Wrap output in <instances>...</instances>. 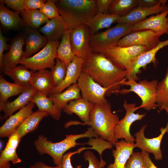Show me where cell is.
<instances>
[{
    "mask_svg": "<svg viewBox=\"0 0 168 168\" xmlns=\"http://www.w3.org/2000/svg\"><path fill=\"white\" fill-rule=\"evenodd\" d=\"M82 72L89 75L96 82L109 89L107 96L117 94L121 84L126 79V70L115 66L101 53H92L83 63Z\"/></svg>",
    "mask_w": 168,
    "mask_h": 168,
    "instance_id": "obj_1",
    "label": "cell"
},
{
    "mask_svg": "<svg viewBox=\"0 0 168 168\" xmlns=\"http://www.w3.org/2000/svg\"><path fill=\"white\" fill-rule=\"evenodd\" d=\"M56 4L66 29L87 22L98 12L96 0H60Z\"/></svg>",
    "mask_w": 168,
    "mask_h": 168,
    "instance_id": "obj_2",
    "label": "cell"
},
{
    "mask_svg": "<svg viewBox=\"0 0 168 168\" xmlns=\"http://www.w3.org/2000/svg\"><path fill=\"white\" fill-rule=\"evenodd\" d=\"M62 141L54 142L49 141L47 137L39 135L34 142L36 149L40 155L47 154L53 158L54 163L56 166L62 165V160L64 153L71 148L80 145L85 144L77 142V139L83 138H97L99 136L90 127L84 133L77 134L67 135Z\"/></svg>",
    "mask_w": 168,
    "mask_h": 168,
    "instance_id": "obj_3",
    "label": "cell"
},
{
    "mask_svg": "<svg viewBox=\"0 0 168 168\" xmlns=\"http://www.w3.org/2000/svg\"><path fill=\"white\" fill-rule=\"evenodd\" d=\"M119 120V116L112 112L111 105L107 100L101 104L94 105L87 125L92 127L100 138L115 146L117 141L114 137V129Z\"/></svg>",
    "mask_w": 168,
    "mask_h": 168,
    "instance_id": "obj_4",
    "label": "cell"
},
{
    "mask_svg": "<svg viewBox=\"0 0 168 168\" xmlns=\"http://www.w3.org/2000/svg\"><path fill=\"white\" fill-rule=\"evenodd\" d=\"M158 81L152 80L148 81L144 79L137 82L133 79L126 80L121 83V86L127 85L130 86L129 89L123 88L118 92L122 95L133 92L140 97L142 100L139 108L150 110L158 108L156 104L157 87Z\"/></svg>",
    "mask_w": 168,
    "mask_h": 168,
    "instance_id": "obj_5",
    "label": "cell"
},
{
    "mask_svg": "<svg viewBox=\"0 0 168 168\" xmlns=\"http://www.w3.org/2000/svg\"><path fill=\"white\" fill-rule=\"evenodd\" d=\"M132 26L118 23L104 31L91 35L89 46L91 52L101 53L109 48L117 45L122 38L132 32Z\"/></svg>",
    "mask_w": 168,
    "mask_h": 168,
    "instance_id": "obj_6",
    "label": "cell"
},
{
    "mask_svg": "<svg viewBox=\"0 0 168 168\" xmlns=\"http://www.w3.org/2000/svg\"><path fill=\"white\" fill-rule=\"evenodd\" d=\"M59 44L58 40L48 41L45 46L34 55L22 58L20 64L34 72L51 69L55 64L54 60Z\"/></svg>",
    "mask_w": 168,
    "mask_h": 168,
    "instance_id": "obj_7",
    "label": "cell"
},
{
    "mask_svg": "<svg viewBox=\"0 0 168 168\" xmlns=\"http://www.w3.org/2000/svg\"><path fill=\"white\" fill-rule=\"evenodd\" d=\"M149 50L147 47L144 46L116 45L108 48L101 53L120 69L127 70L133 59Z\"/></svg>",
    "mask_w": 168,
    "mask_h": 168,
    "instance_id": "obj_8",
    "label": "cell"
},
{
    "mask_svg": "<svg viewBox=\"0 0 168 168\" xmlns=\"http://www.w3.org/2000/svg\"><path fill=\"white\" fill-rule=\"evenodd\" d=\"M77 83L82 97L94 105L101 104L107 100L109 89L101 86L87 73L82 72Z\"/></svg>",
    "mask_w": 168,
    "mask_h": 168,
    "instance_id": "obj_9",
    "label": "cell"
},
{
    "mask_svg": "<svg viewBox=\"0 0 168 168\" xmlns=\"http://www.w3.org/2000/svg\"><path fill=\"white\" fill-rule=\"evenodd\" d=\"M123 106L126 110L124 117L119 120L114 129V137L118 141L119 139H124L127 142L134 143L135 139L130 133V128L132 124L137 120H140L144 117L146 114H139L134 112L139 109L135 103H128L125 100Z\"/></svg>",
    "mask_w": 168,
    "mask_h": 168,
    "instance_id": "obj_10",
    "label": "cell"
},
{
    "mask_svg": "<svg viewBox=\"0 0 168 168\" xmlns=\"http://www.w3.org/2000/svg\"><path fill=\"white\" fill-rule=\"evenodd\" d=\"M168 115V121L165 128H160L161 133L157 137L152 138H147L144 135V131L147 126H143L138 132L135 133L136 142L135 147L141 149L148 153L152 154L156 161L161 160L162 159V154L161 149V144L166 133L168 132V110H166Z\"/></svg>",
    "mask_w": 168,
    "mask_h": 168,
    "instance_id": "obj_11",
    "label": "cell"
},
{
    "mask_svg": "<svg viewBox=\"0 0 168 168\" xmlns=\"http://www.w3.org/2000/svg\"><path fill=\"white\" fill-rule=\"evenodd\" d=\"M71 44L75 56L84 59L92 53L89 46L90 30L86 24L69 30Z\"/></svg>",
    "mask_w": 168,
    "mask_h": 168,
    "instance_id": "obj_12",
    "label": "cell"
},
{
    "mask_svg": "<svg viewBox=\"0 0 168 168\" xmlns=\"http://www.w3.org/2000/svg\"><path fill=\"white\" fill-rule=\"evenodd\" d=\"M163 35L150 30H143L133 32L122 38L117 45L122 47L133 46H146L150 50L160 41L159 38Z\"/></svg>",
    "mask_w": 168,
    "mask_h": 168,
    "instance_id": "obj_13",
    "label": "cell"
},
{
    "mask_svg": "<svg viewBox=\"0 0 168 168\" xmlns=\"http://www.w3.org/2000/svg\"><path fill=\"white\" fill-rule=\"evenodd\" d=\"M168 45V39L161 41L153 48L145 52L133 59L130 66L127 70V73L126 78L127 80L133 79L136 81L139 79L137 75L141 72L142 68H144L147 64L153 63L157 64L156 55L158 50Z\"/></svg>",
    "mask_w": 168,
    "mask_h": 168,
    "instance_id": "obj_14",
    "label": "cell"
},
{
    "mask_svg": "<svg viewBox=\"0 0 168 168\" xmlns=\"http://www.w3.org/2000/svg\"><path fill=\"white\" fill-rule=\"evenodd\" d=\"M167 0H160L157 5L151 7L138 6L133 9L128 14L120 17L115 22L124 23L133 25L145 19L147 16L153 14L160 13L168 10Z\"/></svg>",
    "mask_w": 168,
    "mask_h": 168,
    "instance_id": "obj_15",
    "label": "cell"
},
{
    "mask_svg": "<svg viewBox=\"0 0 168 168\" xmlns=\"http://www.w3.org/2000/svg\"><path fill=\"white\" fill-rule=\"evenodd\" d=\"M168 10L150 17L132 26V32L150 30L155 32L168 34V22L166 16Z\"/></svg>",
    "mask_w": 168,
    "mask_h": 168,
    "instance_id": "obj_16",
    "label": "cell"
},
{
    "mask_svg": "<svg viewBox=\"0 0 168 168\" xmlns=\"http://www.w3.org/2000/svg\"><path fill=\"white\" fill-rule=\"evenodd\" d=\"M35 104L30 102L14 114L9 116L0 128V136L8 137L33 112Z\"/></svg>",
    "mask_w": 168,
    "mask_h": 168,
    "instance_id": "obj_17",
    "label": "cell"
},
{
    "mask_svg": "<svg viewBox=\"0 0 168 168\" xmlns=\"http://www.w3.org/2000/svg\"><path fill=\"white\" fill-rule=\"evenodd\" d=\"M8 138L5 148L0 153V168H10V161L14 165L21 162L16 153L21 138L16 130Z\"/></svg>",
    "mask_w": 168,
    "mask_h": 168,
    "instance_id": "obj_18",
    "label": "cell"
},
{
    "mask_svg": "<svg viewBox=\"0 0 168 168\" xmlns=\"http://www.w3.org/2000/svg\"><path fill=\"white\" fill-rule=\"evenodd\" d=\"M94 105L82 97L70 101L64 107L63 110L67 114H75L78 116L84 123L76 122L72 124L87 125L90 121V113Z\"/></svg>",
    "mask_w": 168,
    "mask_h": 168,
    "instance_id": "obj_19",
    "label": "cell"
},
{
    "mask_svg": "<svg viewBox=\"0 0 168 168\" xmlns=\"http://www.w3.org/2000/svg\"><path fill=\"white\" fill-rule=\"evenodd\" d=\"M25 40L21 36H16L12 42L9 51L2 58V71L14 67L20 63L24 54L23 47Z\"/></svg>",
    "mask_w": 168,
    "mask_h": 168,
    "instance_id": "obj_20",
    "label": "cell"
},
{
    "mask_svg": "<svg viewBox=\"0 0 168 168\" xmlns=\"http://www.w3.org/2000/svg\"><path fill=\"white\" fill-rule=\"evenodd\" d=\"M37 91L34 87H28L14 100L8 101L0 105V110L4 113L1 118L2 120L7 119L18 110L27 105L33 96Z\"/></svg>",
    "mask_w": 168,
    "mask_h": 168,
    "instance_id": "obj_21",
    "label": "cell"
},
{
    "mask_svg": "<svg viewBox=\"0 0 168 168\" xmlns=\"http://www.w3.org/2000/svg\"><path fill=\"white\" fill-rule=\"evenodd\" d=\"M85 59L75 56L73 61L67 67L65 77L59 86L54 87L52 93L62 92L72 85L77 83L82 72V66Z\"/></svg>",
    "mask_w": 168,
    "mask_h": 168,
    "instance_id": "obj_22",
    "label": "cell"
},
{
    "mask_svg": "<svg viewBox=\"0 0 168 168\" xmlns=\"http://www.w3.org/2000/svg\"><path fill=\"white\" fill-rule=\"evenodd\" d=\"M115 146V149L112 150L114 162L109 164L107 168H124L128 160L133 153L135 143L128 142L122 139L117 141Z\"/></svg>",
    "mask_w": 168,
    "mask_h": 168,
    "instance_id": "obj_23",
    "label": "cell"
},
{
    "mask_svg": "<svg viewBox=\"0 0 168 168\" xmlns=\"http://www.w3.org/2000/svg\"><path fill=\"white\" fill-rule=\"evenodd\" d=\"M30 102L35 105L38 110L47 113L54 119H60L62 110L57 108L49 97L37 91L32 97Z\"/></svg>",
    "mask_w": 168,
    "mask_h": 168,
    "instance_id": "obj_24",
    "label": "cell"
},
{
    "mask_svg": "<svg viewBox=\"0 0 168 168\" xmlns=\"http://www.w3.org/2000/svg\"><path fill=\"white\" fill-rule=\"evenodd\" d=\"M27 31L25 41V50L22 58L31 57L40 48L45 46L48 42L46 37L35 30L30 29Z\"/></svg>",
    "mask_w": 168,
    "mask_h": 168,
    "instance_id": "obj_25",
    "label": "cell"
},
{
    "mask_svg": "<svg viewBox=\"0 0 168 168\" xmlns=\"http://www.w3.org/2000/svg\"><path fill=\"white\" fill-rule=\"evenodd\" d=\"M80 91L77 83L70 86L62 92L52 93L49 95V97L52 100L57 108L63 110L70 101L82 97Z\"/></svg>",
    "mask_w": 168,
    "mask_h": 168,
    "instance_id": "obj_26",
    "label": "cell"
},
{
    "mask_svg": "<svg viewBox=\"0 0 168 168\" xmlns=\"http://www.w3.org/2000/svg\"><path fill=\"white\" fill-rule=\"evenodd\" d=\"M66 30L64 22L60 15L57 18L49 20L39 30L50 41L58 40L62 37Z\"/></svg>",
    "mask_w": 168,
    "mask_h": 168,
    "instance_id": "obj_27",
    "label": "cell"
},
{
    "mask_svg": "<svg viewBox=\"0 0 168 168\" xmlns=\"http://www.w3.org/2000/svg\"><path fill=\"white\" fill-rule=\"evenodd\" d=\"M31 86L47 96L52 93L54 87L50 71L44 69L35 72Z\"/></svg>",
    "mask_w": 168,
    "mask_h": 168,
    "instance_id": "obj_28",
    "label": "cell"
},
{
    "mask_svg": "<svg viewBox=\"0 0 168 168\" xmlns=\"http://www.w3.org/2000/svg\"><path fill=\"white\" fill-rule=\"evenodd\" d=\"M5 74L22 86L28 88L31 86V81L35 72L29 70L23 65L16 66L3 71Z\"/></svg>",
    "mask_w": 168,
    "mask_h": 168,
    "instance_id": "obj_29",
    "label": "cell"
},
{
    "mask_svg": "<svg viewBox=\"0 0 168 168\" xmlns=\"http://www.w3.org/2000/svg\"><path fill=\"white\" fill-rule=\"evenodd\" d=\"M120 17L118 15L111 13L97 12L86 24L88 26L91 35H92L101 29L109 27Z\"/></svg>",
    "mask_w": 168,
    "mask_h": 168,
    "instance_id": "obj_30",
    "label": "cell"
},
{
    "mask_svg": "<svg viewBox=\"0 0 168 168\" xmlns=\"http://www.w3.org/2000/svg\"><path fill=\"white\" fill-rule=\"evenodd\" d=\"M49 115L47 113L38 109L27 117L16 131L21 138L28 133L35 130L42 119Z\"/></svg>",
    "mask_w": 168,
    "mask_h": 168,
    "instance_id": "obj_31",
    "label": "cell"
},
{
    "mask_svg": "<svg viewBox=\"0 0 168 168\" xmlns=\"http://www.w3.org/2000/svg\"><path fill=\"white\" fill-rule=\"evenodd\" d=\"M75 57L71 44L70 31L66 29L57 49L56 58L60 59L67 67Z\"/></svg>",
    "mask_w": 168,
    "mask_h": 168,
    "instance_id": "obj_32",
    "label": "cell"
},
{
    "mask_svg": "<svg viewBox=\"0 0 168 168\" xmlns=\"http://www.w3.org/2000/svg\"><path fill=\"white\" fill-rule=\"evenodd\" d=\"M1 2L0 21L3 26L9 29H14L24 23V21L19 16L20 12L9 10L4 6L3 0Z\"/></svg>",
    "mask_w": 168,
    "mask_h": 168,
    "instance_id": "obj_33",
    "label": "cell"
},
{
    "mask_svg": "<svg viewBox=\"0 0 168 168\" xmlns=\"http://www.w3.org/2000/svg\"><path fill=\"white\" fill-rule=\"evenodd\" d=\"M27 88L17 83L8 82L3 75H0V105L7 102L10 97L21 94Z\"/></svg>",
    "mask_w": 168,
    "mask_h": 168,
    "instance_id": "obj_34",
    "label": "cell"
},
{
    "mask_svg": "<svg viewBox=\"0 0 168 168\" xmlns=\"http://www.w3.org/2000/svg\"><path fill=\"white\" fill-rule=\"evenodd\" d=\"M24 22L32 29H37L49 19L38 10H24L20 12Z\"/></svg>",
    "mask_w": 168,
    "mask_h": 168,
    "instance_id": "obj_35",
    "label": "cell"
},
{
    "mask_svg": "<svg viewBox=\"0 0 168 168\" xmlns=\"http://www.w3.org/2000/svg\"><path fill=\"white\" fill-rule=\"evenodd\" d=\"M157 91L156 104L159 113L168 110V67L165 77L158 83Z\"/></svg>",
    "mask_w": 168,
    "mask_h": 168,
    "instance_id": "obj_36",
    "label": "cell"
},
{
    "mask_svg": "<svg viewBox=\"0 0 168 168\" xmlns=\"http://www.w3.org/2000/svg\"><path fill=\"white\" fill-rule=\"evenodd\" d=\"M137 6V0H113L109 10L110 13L122 17L128 14Z\"/></svg>",
    "mask_w": 168,
    "mask_h": 168,
    "instance_id": "obj_37",
    "label": "cell"
},
{
    "mask_svg": "<svg viewBox=\"0 0 168 168\" xmlns=\"http://www.w3.org/2000/svg\"><path fill=\"white\" fill-rule=\"evenodd\" d=\"M56 59V63L50 71L54 87L59 86L63 82L65 77L67 71V66L60 59Z\"/></svg>",
    "mask_w": 168,
    "mask_h": 168,
    "instance_id": "obj_38",
    "label": "cell"
},
{
    "mask_svg": "<svg viewBox=\"0 0 168 168\" xmlns=\"http://www.w3.org/2000/svg\"><path fill=\"white\" fill-rule=\"evenodd\" d=\"M85 143L91 146L94 150L98 152L100 156V167L104 168L106 163L102 159V153L106 149H111L113 145L110 142L99 137L90 138L88 142Z\"/></svg>",
    "mask_w": 168,
    "mask_h": 168,
    "instance_id": "obj_39",
    "label": "cell"
},
{
    "mask_svg": "<svg viewBox=\"0 0 168 168\" xmlns=\"http://www.w3.org/2000/svg\"><path fill=\"white\" fill-rule=\"evenodd\" d=\"M39 11L49 19H52L58 17L60 15L55 2L48 0L40 9Z\"/></svg>",
    "mask_w": 168,
    "mask_h": 168,
    "instance_id": "obj_40",
    "label": "cell"
},
{
    "mask_svg": "<svg viewBox=\"0 0 168 168\" xmlns=\"http://www.w3.org/2000/svg\"><path fill=\"white\" fill-rule=\"evenodd\" d=\"M124 168H146L142 152H133L128 160Z\"/></svg>",
    "mask_w": 168,
    "mask_h": 168,
    "instance_id": "obj_41",
    "label": "cell"
},
{
    "mask_svg": "<svg viewBox=\"0 0 168 168\" xmlns=\"http://www.w3.org/2000/svg\"><path fill=\"white\" fill-rule=\"evenodd\" d=\"M86 149V148L85 147L81 148L78 150L74 152H69L64 154L63 155L62 160V165L63 168H74L72 166L71 158V156L74 154L76 153H79L83 150ZM82 166L81 165L77 166L76 168H81Z\"/></svg>",
    "mask_w": 168,
    "mask_h": 168,
    "instance_id": "obj_42",
    "label": "cell"
},
{
    "mask_svg": "<svg viewBox=\"0 0 168 168\" xmlns=\"http://www.w3.org/2000/svg\"><path fill=\"white\" fill-rule=\"evenodd\" d=\"M83 156L85 160L88 162V168H101L100 166V161L92 152L90 150L86 151L85 152Z\"/></svg>",
    "mask_w": 168,
    "mask_h": 168,
    "instance_id": "obj_43",
    "label": "cell"
},
{
    "mask_svg": "<svg viewBox=\"0 0 168 168\" xmlns=\"http://www.w3.org/2000/svg\"><path fill=\"white\" fill-rule=\"evenodd\" d=\"M3 1L7 6L16 11L20 12L25 9V0H5Z\"/></svg>",
    "mask_w": 168,
    "mask_h": 168,
    "instance_id": "obj_44",
    "label": "cell"
},
{
    "mask_svg": "<svg viewBox=\"0 0 168 168\" xmlns=\"http://www.w3.org/2000/svg\"><path fill=\"white\" fill-rule=\"evenodd\" d=\"M46 2L44 0H25V10L40 9Z\"/></svg>",
    "mask_w": 168,
    "mask_h": 168,
    "instance_id": "obj_45",
    "label": "cell"
},
{
    "mask_svg": "<svg viewBox=\"0 0 168 168\" xmlns=\"http://www.w3.org/2000/svg\"><path fill=\"white\" fill-rule=\"evenodd\" d=\"M10 46L7 43L6 38L2 35L0 30V67L1 71H2V58L4 51L9 49Z\"/></svg>",
    "mask_w": 168,
    "mask_h": 168,
    "instance_id": "obj_46",
    "label": "cell"
},
{
    "mask_svg": "<svg viewBox=\"0 0 168 168\" xmlns=\"http://www.w3.org/2000/svg\"><path fill=\"white\" fill-rule=\"evenodd\" d=\"M113 0H96L98 12L108 13Z\"/></svg>",
    "mask_w": 168,
    "mask_h": 168,
    "instance_id": "obj_47",
    "label": "cell"
},
{
    "mask_svg": "<svg viewBox=\"0 0 168 168\" xmlns=\"http://www.w3.org/2000/svg\"><path fill=\"white\" fill-rule=\"evenodd\" d=\"M160 0H137L138 6L145 7H151L158 4Z\"/></svg>",
    "mask_w": 168,
    "mask_h": 168,
    "instance_id": "obj_48",
    "label": "cell"
},
{
    "mask_svg": "<svg viewBox=\"0 0 168 168\" xmlns=\"http://www.w3.org/2000/svg\"><path fill=\"white\" fill-rule=\"evenodd\" d=\"M146 168H158L151 160L149 153L143 151H142Z\"/></svg>",
    "mask_w": 168,
    "mask_h": 168,
    "instance_id": "obj_49",
    "label": "cell"
},
{
    "mask_svg": "<svg viewBox=\"0 0 168 168\" xmlns=\"http://www.w3.org/2000/svg\"><path fill=\"white\" fill-rule=\"evenodd\" d=\"M33 168H63L62 165L52 167L47 166L41 161H38L32 165Z\"/></svg>",
    "mask_w": 168,
    "mask_h": 168,
    "instance_id": "obj_50",
    "label": "cell"
},
{
    "mask_svg": "<svg viewBox=\"0 0 168 168\" xmlns=\"http://www.w3.org/2000/svg\"><path fill=\"white\" fill-rule=\"evenodd\" d=\"M16 168H20L19 167H17ZM29 168H33V167H32V166H30L29 167Z\"/></svg>",
    "mask_w": 168,
    "mask_h": 168,
    "instance_id": "obj_51",
    "label": "cell"
},
{
    "mask_svg": "<svg viewBox=\"0 0 168 168\" xmlns=\"http://www.w3.org/2000/svg\"><path fill=\"white\" fill-rule=\"evenodd\" d=\"M167 21H168V16L167 17Z\"/></svg>",
    "mask_w": 168,
    "mask_h": 168,
    "instance_id": "obj_52",
    "label": "cell"
}]
</instances>
